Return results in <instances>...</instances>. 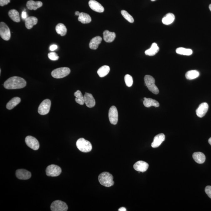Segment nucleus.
<instances>
[{"instance_id":"nucleus-1","label":"nucleus","mask_w":211,"mask_h":211,"mask_svg":"<svg viewBox=\"0 0 211 211\" xmlns=\"http://www.w3.org/2000/svg\"><path fill=\"white\" fill-rule=\"evenodd\" d=\"M26 85V82L23 78L19 77H11L5 82L4 86L8 90L21 89Z\"/></svg>"},{"instance_id":"nucleus-2","label":"nucleus","mask_w":211,"mask_h":211,"mask_svg":"<svg viewBox=\"0 0 211 211\" xmlns=\"http://www.w3.org/2000/svg\"><path fill=\"white\" fill-rule=\"evenodd\" d=\"M112 175L108 172H103L101 173L98 177L99 182L104 186L109 187L114 185Z\"/></svg>"},{"instance_id":"nucleus-3","label":"nucleus","mask_w":211,"mask_h":211,"mask_svg":"<svg viewBox=\"0 0 211 211\" xmlns=\"http://www.w3.org/2000/svg\"><path fill=\"white\" fill-rule=\"evenodd\" d=\"M144 85L147 86L149 90L155 94H158L159 89L155 84V80L153 77L150 75H146L144 77Z\"/></svg>"},{"instance_id":"nucleus-4","label":"nucleus","mask_w":211,"mask_h":211,"mask_svg":"<svg viewBox=\"0 0 211 211\" xmlns=\"http://www.w3.org/2000/svg\"><path fill=\"white\" fill-rule=\"evenodd\" d=\"M76 146L79 150L83 152H90L92 148L91 143L83 138H80L77 141Z\"/></svg>"},{"instance_id":"nucleus-5","label":"nucleus","mask_w":211,"mask_h":211,"mask_svg":"<svg viewBox=\"0 0 211 211\" xmlns=\"http://www.w3.org/2000/svg\"><path fill=\"white\" fill-rule=\"evenodd\" d=\"M70 70L68 67H61L55 69L51 72L54 78L60 79L67 76L70 73Z\"/></svg>"},{"instance_id":"nucleus-6","label":"nucleus","mask_w":211,"mask_h":211,"mask_svg":"<svg viewBox=\"0 0 211 211\" xmlns=\"http://www.w3.org/2000/svg\"><path fill=\"white\" fill-rule=\"evenodd\" d=\"M0 36L3 40L8 41L11 38V32L8 27L3 22L0 23Z\"/></svg>"},{"instance_id":"nucleus-7","label":"nucleus","mask_w":211,"mask_h":211,"mask_svg":"<svg viewBox=\"0 0 211 211\" xmlns=\"http://www.w3.org/2000/svg\"><path fill=\"white\" fill-rule=\"evenodd\" d=\"M51 106V101L49 99L44 100L38 108V112L40 115H45L49 113Z\"/></svg>"},{"instance_id":"nucleus-8","label":"nucleus","mask_w":211,"mask_h":211,"mask_svg":"<svg viewBox=\"0 0 211 211\" xmlns=\"http://www.w3.org/2000/svg\"><path fill=\"white\" fill-rule=\"evenodd\" d=\"M61 169L59 166L55 165H51L47 167L46 169L47 175L51 177L59 176L61 173Z\"/></svg>"},{"instance_id":"nucleus-9","label":"nucleus","mask_w":211,"mask_h":211,"mask_svg":"<svg viewBox=\"0 0 211 211\" xmlns=\"http://www.w3.org/2000/svg\"><path fill=\"white\" fill-rule=\"evenodd\" d=\"M68 207L66 203L60 200L54 201L51 204V209L52 211H66Z\"/></svg>"},{"instance_id":"nucleus-10","label":"nucleus","mask_w":211,"mask_h":211,"mask_svg":"<svg viewBox=\"0 0 211 211\" xmlns=\"http://www.w3.org/2000/svg\"><path fill=\"white\" fill-rule=\"evenodd\" d=\"M26 144L28 147L34 150H37L40 147V144L38 141L32 136H28L25 139Z\"/></svg>"},{"instance_id":"nucleus-11","label":"nucleus","mask_w":211,"mask_h":211,"mask_svg":"<svg viewBox=\"0 0 211 211\" xmlns=\"http://www.w3.org/2000/svg\"><path fill=\"white\" fill-rule=\"evenodd\" d=\"M109 119L111 124L116 125L118 121V112L117 109L114 106L110 108L108 113Z\"/></svg>"},{"instance_id":"nucleus-12","label":"nucleus","mask_w":211,"mask_h":211,"mask_svg":"<svg viewBox=\"0 0 211 211\" xmlns=\"http://www.w3.org/2000/svg\"><path fill=\"white\" fill-rule=\"evenodd\" d=\"M16 176L18 179L26 180L30 178L31 174L30 172L26 170L20 169L17 170L16 172Z\"/></svg>"},{"instance_id":"nucleus-13","label":"nucleus","mask_w":211,"mask_h":211,"mask_svg":"<svg viewBox=\"0 0 211 211\" xmlns=\"http://www.w3.org/2000/svg\"><path fill=\"white\" fill-rule=\"evenodd\" d=\"M208 108V105L207 103L201 104L196 110V115L200 118L203 117L207 113Z\"/></svg>"},{"instance_id":"nucleus-14","label":"nucleus","mask_w":211,"mask_h":211,"mask_svg":"<svg viewBox=\"0 0 211 211\" xmlns=\"http://www.w3.org/2000/svg\"><path fill=\"white\" fill-rule=\"evenodd\" d=\"M89 4L90 8L96 12L102 13L105 10L103 6L95 0H90Z\"/></svg>"},{"instance_id":"nucleus-15","label":"nucleus","mask_w":211,"mask_h":211,"mask_svg":"<svg viewBox=\"0 0 211 211\" xmlns=\"http://www.w3.org/2000/svg\"><path fill=\"white\" fill-rule=\"evenodd\" d=\"M149 166L148 164L146 162L143 161H139L134 165L133 168L136 171L143 172L147 171Z\"/></svg>"},{"instance_id":"nucleus-16","label":"nucleus","mask_w":211,"mask_h":211,"mask_svg":"<svg viewBox=\"0 0 211 211\" xmlns=\"http://www.w3.org/2000/svg\"><path fill=\"white\" fill-rule=\"evenodd\" d=\"M85 103L89 108H92L95 106V101L92 94L86 93L84 96Z\"/></svg>"},{"instance_id":"nucleus-17","label":"nucleus","mask_w":211,"mask_h":211,"mask_svg":"<svg viewBox=\"0 0 211 211\" xmlns=\"http://www.w3.org/2000/svg\"><path fill=\"white\" fill-rule=\"evenodd\" d=\"M165 140V135L163 133H160L154 137L152 146L153 148H157L160 146L162 143Z\"/></svg>"},{"instance_id":"nucleus-18","label":"nucleus","mask_w":211,"mask_h":211,"mask_svg":"<svg viewBox=\"0 0 211 211\" xmlns=\"http://www.w3.org/2000/svg\"><path fill=\"white\" fill-rule=\"evenodd\" d=\"M43 5V3L41 1H34L30 0L27 3L26 6L29 10H37Z\"/></svg>"},{"instance_id":"nucleus-19","label":"nucleus","mask_w":211,"mask_h":211,"mask_svg":"<svg viewBox=\"0 0 211 211\" xmlns=\"http://www.w3.org/2000/svg\"><path fill=\"white\" fill-rule=\"evenodd\" d=\"M102 40V38L100 36H97L94 37L90 42L89 48L92 49H97L98 48L99 45L101 43Z\"/></svg>"},{"instance_id":"nucleus-20","label":"nucleus","mask_w":211,"mask_h":211,"mask_svg":"<svg viewBox=\"0 0 211 211\" xmlns=\"http://www.w3.org/2000/svg\"><path fill=\"white\" fill-rule=\"evenodd\" d=\"M37 23L38 19L34 17H28L25 20V25L27 29H31Z\"/></svg>"},{"instance_id":"nucleus-21","label":"nucleus","mask_w":211,"mask_h":211,"mask_svg":"<svg viewBox=\"0 0 211 211\" xmlns=\"http://www.w3.org/2000/svg\"><path fill=\"white\" fill-rule=\"evenodd\" d=\"M103 39L106 42L110 43L114 40L116 34L114 32H111L108 30H105L103 32Z\"/></svg>"},{"instance_id":"nucleus-22","label":"nucleus","mask_w":211,"mask_h":211,"mask_svg":"<svg viewBox=\"0 0 211 211\" xmlns=\"http://www.w3.org/2000/svg\"><path fill=\"white\" fill-rule=\"evenodd\" d=\"M193 157L195 161L198 163L202 164L205 161V156L202 152H194L193 154Z\"/></svg>"},{"instance_id":"nucleus-23","label":"nucleus","mask_w":211,"mask_h":211,"mask_svg":"<svg viewBox=\"0 0 211 211\" xmlns=\"http://www.w3.org/2000/svg\"><path fill=\"white\" fill-rule=\"evenodd\" d=\"M144 100L143 104L145 106L147 107V108H149V107L152 106L155 107H158L160 106V104L156 100H153V99L144 97Z\"/></svg>"},{"instance_id":"nucleus-24","label":"nucleus","mask_w":211,"mask_h":211,"mask_svg":"<svg viewBox=\"0 0 211 211\" xmlns=\"http://www.w3.org/2000/svg\"><path fill=\"white\" fill-rule=\"evenodd\" d=\"M159 50H160V49H159L157 44L153 43L152 44L151 48L146 50L145 52V53L146 55H148V56H153L158 53Z\"/></svg>"},{"instance_id":"nucleus-25","label":"nucleus","mask_w":211,"mask_h":211,"mask_svg":"<svg viewBox=\"0 0 211 211\" xmlns=\"http://www.w3.org/2000/svg\"><path fill=\"white\" fill-rule=\"evenodd\" d=\"M78 20L82 23L85 24L90 23L92 21V19L89 14L82 12L80 13L79 16Z\"/></svg>"},{"instance_id":"nucleus-26","label":"nucleus","mask_w":211,"mask_h":211,"mask_svg":"<svg viewBox=\"0 0 211 211\" xmlns=\"http://www.w3.org/2000/svg\"><path fill=\"white\" fill-rule=\"evenodd\" d=\"M175 16L172 13H168L162 18V22L164 24L168 25L173 23L175 20Z\"/></svg>"},{"instance_id":"nucleus-27","label":"nucleus","mask_w":211,"mask_h":211,"mask_svg":"<svg viewBox=\"0 0 211 211\" xmlns=\"http://www.w3.org/2000/svg\"><path fill=\"white\" fill-rule=\"evenodd\" d=\"M21 101V99L18 97H15L12 98V100L8 102L6 105V108L8 110L13 109L14 107L18 105Z\"/></svg>"},{"instance_id":"nucleus-28","label":"nucleus","mask_w":211,"mask_h":211,"mask_svg":"<svg viewBox=\"0 0 211 211\" xmlns=\"http://www.w3.org/2000/svg\"><path fill=\"white\" fill-rule=\"evenodd\" d=\"M8 15L9 17L13 20L14 22L19 23L20 21L19 14L18 11L15 9H11L9 11Z\"/></svg>"},{"instance_id":"nucleus-29","label":"nucleus","mask_w":211,"mask_h":211,"mask_svg":"<svg viewBox=\"0 0 211 211\" xmlns=\"http://www.w3.org/2000/svg\"><path fill=\"white\" fill-rule=\"evenodd\" d=\"M56 31L58 34L61 36H64L67 33V29L66 26L62 23H59L56 27Z\"/></svg>"},{"instance_id":"nucleus-30","label":"nucleus","mask_w":211,"mask_h":211,"mask_svg":"<svg viewBox=\"0 0 211 211\" xmlns=\"http://www.w3.org/2000/svg\"><path fill=\"white\" fill-rule=\"evenodd\" d=\"M110 68L108 66L104 65L100 67L97 70V74L100 78H103L109 73Z\"/></svg>"},{"instance_id":"nucleus-31","label":"nucleus","mask_w":211,"mask_h":211,"mask_svg":"<svg viewBox=\"0 0 211 211\" xmlns=\"http://www.w3.org/2000/svg\"><path fill=\"white\" fill-rule=\"evenodd\" d=\"M199 75V72L198 71L191 70L188 71L186 73L185 77L187 80H192L198 78Z\"/></svg>"},{"instance_id":"nucleus-32","label":"nucleus","mask_w":211,"mask_h":211,"mask_svg":"<svg viewBox=\"0 0 211 211\" xmlns=\"http://www.w3.org/2000/svg\"><path fill=\"white\" fill-rule=\"evenodd\" d=\"M74 95L76 97L75 99V100L77 103L81 105L84 104V96H83L81 91L77 90L76 92L75 93Z\"/></svg>"},{"instance_id":"nucleus-33","label":"nucleus","mask_w":211,"mask_h":211,"mask_svg":"<svg viewBox=\"0 0 211 211\" xmlns=\"http://www.w3.org/2000/svg\"><path fill=\"white\" fill-rule=\"evenodd\" d=\"M176 53L178 54L190 56L193 53V51L189 49H186L183 48H178L176 49Z\"/></svg>"},{"instance_id":"nucleus-34","label":"nucleus","mask_w":211,"mask_h":211,"mask_svg":"<svg viewBox=\"0 0 211 211\" xmlns=\"http://www.w3.org/2000/svg\"><path fill=\"white\" fill-rule=\"evenodd\" d=\"M121 14H122L123 17L130 23H133L134 22L133 18L131 15H130L128 12L125 10H122L121 11Z\"/></svg>"},{"instance_id":"nucleus-35","label":"nucleus","mask_w":211,"mask_h":211,"mask_svg":"<svg viewBox=\"0 0 211 211\" xmlns=\"http://www.w3.org/2000/svg\"><path fill=\"white\" fill-rule=\"evenodd\" d=\"M124 80L126 85L128 87H131L133 84V79L131 75H126L124 77Z\"/></svg>"},{"instance_id":"nucleus-36","label":"nucleus","mask_w":211,"mask_h":211,"mask_svg":"<svg viewBox=\"0 0 211 211\" xmlns=\"http://www.w3.org/2000/svg\"><path fill=\"white\" fill-rule=\"evenodd\" d=\"M48 58L53 61H56L59 59V56L56 53L51 52L48 54Z\"/></svg>"},{"instance_id":"nucleus-37","label":"nucleus","mask_w":211,"mask_h":211,"mask_svg":"<svg viewBox=\"0 0 211 211\" xmlns=\"http://www.w3.org/2000/svg\"><path fill=\"white\" fill-rule=\"evenodd\" d=\"M205 192L208 196L211 199V186H207L205 188Z\"/></svg>"},{"instance_id":"nucleus-38","label":"nucleus","mask_w":211,"mask_h":211,"mask_svg":"<svg viewBox=\"0 0 211 211\" xmlns=\"http://www.w3.org/2000/svg\"><path fill=\"white\" fill-rule=\"evenodd\" d=\"M10 0H0V6H3L10 3Z\"/></svg>"},{"instance_id":"nucleus-39","label":"nucleus","mask_w":211,"mask_h":211,"mask_svg":"<svg viewBox=\"0 0 211 211\" xmlns=\"http://www.w3.org/2000/svg\"><path fill=\"white\" fill-rule=\"evenodd\" d=\"M22 17L23 19H26L28 18L27 13L25 11H23L22 13Z\"/></svg>"},{"instance_id":"nucleus-40","label":"nucleus","mask_w":211,"mask_h":211,"mask_svg":"<svg viewBox=\"0 0 211 211\" xmlns=\"http://www.w3.org/2000/svg\"><path fill=\"white\" fill-rule=\"evenodd\" d=\"M58 48V46L56 45H52L50 47V50L51 51H54Z\"/></svg>"},{"instance_id":"nucleus-41","label":"nucleus","mask_w":211,"mask_h":211,"mask_svg":"<svg viewBox=\"0 0 211 211\" xmlns=\"http://www.w3.org/2000/svg\"><path fill=\"white\" fill-rule=\"evenodd\" d=\"M126 209L124 207H121L119 209V210H118L119 211H126Z\"/></svg>"},{"instance_id":"nucleus-42","label":"nucleus","mask_w":211,"mask_h":211,"mask_svg":"<svg viewBox=\"0 0 211 211\" xmlns=\"http://www.w3.org/2000/svg\"><path fill=\"white\" fill-rule=\"evenodd\" d=\"M80 13L78 12V11H76V12H75V15L77 16H79L80 14Z\"/></svg>"},{"instance_id":"nucleus-43","label":"nucleus","mask_w":211,"mask_h":211,"mask_svg":"<svg viewBox=\"0 0 211 211\" xmlns=\"http://www.w3.org/2000/svg\"><path fill=\"white\" fill-rule=\"evenodd\" d=\"M208 142L209 143V144H210L211 146V137L209 138L208 140Z\"/></svg>"},{"instance_id":"nucleus-44","label":"nucleus","mask_w":211,"mask_h":211,"mask_svg":"<svg viewBox=\"0 0 211 211\" xmlns=\"http://www.w3.org/2000/svg\"><path fill=\"white\" fill-rule=\"evenodd\" d=\"M209 9H210V10L211 11V4H210V5H209Z\"/></svg>"},{"instance_id":"nucleus-45","label":"nucleus","mask_w":211,"mask_h":211,"mask_svg":"<svg viewBox=\"0 0 211 211\" xmlns=\"http://www.w3.org/2000/svg\"><path fill=\"white\" fill-rule=\"evenodd\" d=\"M156 1V0H151V1Z\"/></svg>"}]
</instances>
